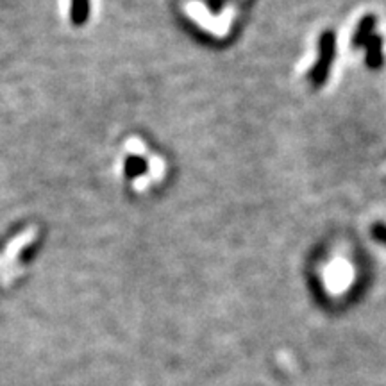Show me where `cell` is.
<instances>
[{
  "label": "cell",
  "mask_w": 386,
  "mask_h": 386,
  "mask_svg": "<svg viewBox=\"0 0 386 386\" xmlns=\"http://www.w3.org/2000/svg\"><path fill=\"white\" fill-rule=\"evenodd\" d=\"M336 52V36L333 30H326L320 36L318 42V61L313 64V68L309 72V79L315 86H322L326 82V79L329 77V70L333 59H335Z\"/></svg>",
  "instance_id": "cell-1"
},
{
  "label": "cell",
  "mask_w": 386,
  "mask_h": 386,
  "mask_svg": "<svg viewBox=\"0 0 386 386\" xmlns=\"http://www.w3.org/2000/svg\"><path fill=\"white\" fill-rule=\"evenodd\" d=\"M374 29H376V17L367 15V17L361 18L356 33L352 36V45L354 47H365V43L374 36Z\"/></svg>",
  "instance_id": "cell-2"
},
{
  "label": "cell",
  "mask_w": 386,
  "mask_h": 386,
  "mask_svg": "<svg viewBox=\"0 0 386 386\" xmlns=\"http://www.w3.org/2000/svg\"><path fill=\"white\" fill-rule=\"evenodd\" d=\"M367 47V64L370 68H379L383 64V38L374 35L369 42L365 43Z\"/></svg>",
  "instance_id": "cell-3"
},
{
  "label": "cell",
  "mask_w": 386,
  "mask_h": 386,
  "mask_svg": "<svg viewBox=\"0 0 386 386\" xmlns=\"http://www.w3.org/2000/svg\"><path fill=\"white\" fill-rule=\"evenodd\" d=\"M90 2L88 0H72V20L75 24H82L88 18Z\"/></svg>",
  "instance_id": "cell-4"
},
{
  "label": "cell",
  "mask_w": 386,
  "mask_h": 386,
  "mask_svg": "<svg viewBox=\"0 0 386 386\" xmlns=\"http://www.w3.org/2000/svg\"><path fill=\"white\" fill-rule=\"evenodd\" d=\"M370 235H372V238L376 241L386 245V226L385 223H374L372 229H370Z\"/></svg>",
  "instance_id": "cell-5"
}]
</instances>
